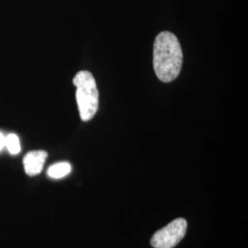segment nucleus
Masks as SVG:
<instances>
[{
  "label": "nucleus",
  "mask_w": 248,
  "mask_h": 248,
  "mask_svg": "<svg viewBox=\"0 0 248 248\" xmlns=\"http://www.w3.org/2000/svg\"><path fill=\"white\" fill-rule=\"evenodd\" d=\"M183 53L177 36L163 31L156 36L154 44L153 64L156 77L164 83L176 79L180 74Z\"/></svg>",
  "instance_id": "obj_1"
},
{
  "label": "nucleus",
  "mask_w": 248,
  "mask_h": 248,
  "mask_svg": "<svg viewBox=\"0 0 248 248\" xmlns=\"http://www.w3.org/2000/svg\"><path fill=\"white\" fill-rule=\"evenodd\" d=\"M73 83L77 88L76 98L80 118L89 122L97 113L98 108V90L96 80L89 71H80L76 75Z\"/></svg>",
  "instance_id": "obj_2"
},
{
  "label": "nucleus",
  "mask_w": 248,
  "mask_h": 248,
  "mask_svg": "<svg viewBox=\"0 0 248 248\" xmlns=\"http://www.w3.org/2000/svg\"><path fill=\"white\" fill-rule=\"evenodd\" d=\"M187 222L183 218H177L164 228L157 231L151 239L155 248H173L179 244L186 234Z\"/></svg>",
  "instance_id": "obj_3"
},
{
  "label": "nucleus",
  "mask_w": 248,
  "mask_h": 248,
  "mask_svg": "<svg viewBox=\"0 0 248 248\" xmlns=\"http://www.w3.org/2000/svg\"><path fill=\"white\" fill-rule=\"evenodd\" d=\"M48 154L45 151H31L24 156L23 165L28 176L33 177L39 175L45 166Z\"/></svg>",
  "instance_id": "obj_4"
},
{
  "label": "nucleus",
  "mask_w": 248,
  "mask_h": 248,
  "mask_svg": "<svg viewBox=\"0 0 248 248\" xmlns=\"http://www.w3.org/2000/svg\"><path fill=\"white\" fill-rule=\"evenodd\" d=\"M72 171V166L68 162H60L51 166L47 170L48 177L53 179H60L68 176Z\"/></svg>",
  "instance_id": "obj_5"
},
{
  "label": "nucleus",
  "mask_w": 248,
  "mask_h": 248,
  "mask_svg": "<svg viewBox=\"0 0 248 248\" xmlns=\"http://www.w3.org/2000/svg\"><path fill=\"white\" fill-rule=\"evenodd\" d=\"M5 146L11 155H18L21 150L20 142L18 136L14 133H9L6 136V144Z\"/></svg>",
  "instance_id": "obj_6"
},
{
  "label": "nucleus",
  "mask_w": 248,
  "mask_h": 248,
  "mask_svg": "<svg viewBox=\"0 0 248 248\" xmlns=\"http://www.w3.org/2000/svg\"><path fill=\"white\" fill-rule=\"evenodd\" d=\"M6 144V136L0 132V151L5 147Z\"/></svg>",
  "instance_id": "obj_7"
}]
</instances>
